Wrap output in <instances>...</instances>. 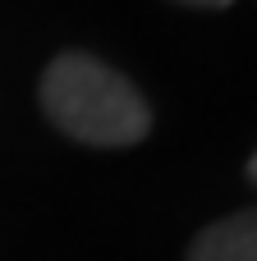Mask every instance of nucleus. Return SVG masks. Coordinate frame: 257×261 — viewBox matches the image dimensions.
Listing matches in <instances>:
<instances>
[{"mask_svg":"<svg viewBox=\"0 0 257 261\" xmlns=\"http://www.w3.org/2000/svg\"><path fill=\"white\" fill-rule=\"evenodd\" d=\"M189 261H257V206L207 225L189 243Z\"/></svg>","mask_w":257,"mask_h":261,"instance_id":"2","label":"nucleus"},{"mask_svg":"<svg viewBox=\"0 0 257 261\" xmlns=\"http://www.w3.org/2000/svg\"><path fill=\"white\" fill-rule=\"evenodd\" d=\"M248 179L257 184V151H253V161H248Z\"/></svg>","mask_w":257,"mask_h":261,"instance_id":"4","label":"nucleus"},{"mask_svg":"<svg viewBox=\"0 0 257 261\" xmlns=\"http://www.w3.org/2000/svg\"><path fill=\"white\" fill-rule=\"evenodd\" d=\"M46 119L87 147H133L152 133L143 92L87 50H64L41 73Z\"/></svg>","mask_w":257,"mask_h":261,"instance_id":"1","label":"nucleus"},{"mask_svg":"<svg viewBox=\"0 0 257 261\" xmlns=\"http://www.w3.org/2000/svg\"><path fill=\"white\" fill-rule=\"evenodd\" d=\"M179 5H193V9H225V5H235V0H179Z\"/></svg>","mask_w":257,"mask_h":261,"instance_id":"3","label":"nucleus"}]
</instances>
